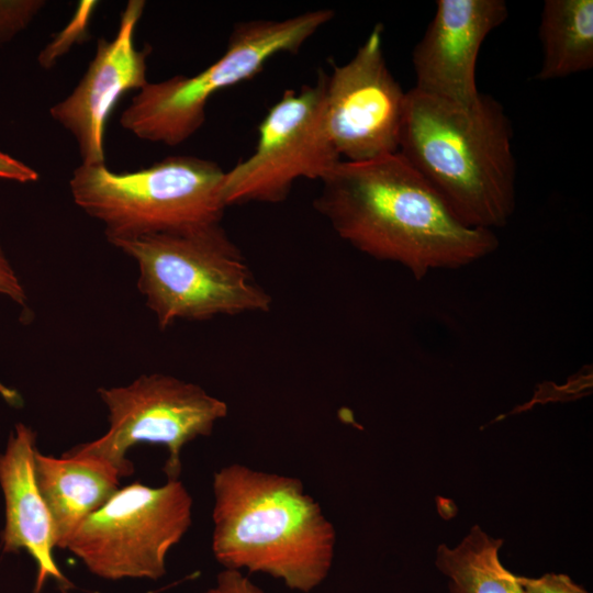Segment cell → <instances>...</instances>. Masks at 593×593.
<instances>
[{"label": "cell", "mask_w": 593, "mask_h": 593, "mask_svg": "<svg viewBox=\"0 0 593 593\" xmlns=\"http://www.w3.org/2000/svg\"><path fill=\"white\" fill-rule=\"evenodd\" d=\"M333 16L332 10L318 9L236 23L219 59L193 76L147 82L121 114V126L144 141L183 143L202 126L214 94L254 78L273 57L296 53Z\"/></svg>", "instance_id": "cell-6"}, {"label": "cell", "mask_w": 593, "mask_h": 593, "mask_svg": "<svg viewBox=\"0 0 593 593\" xmlns=\"http://www.w3.org/2000/svg\"><path fill=\"white\" fill-rule=\"evenodd\" d=\"M137 265V288L161 329L179 320L266 313L271 295L256 281L221 222L114 244Z\"/></svg>", "instance_id": "cell-4"}, {"label": "cell", "mask_w": 593, "mask_h": 593, "mask_svg": "<svg viewBox=\"0 0 593 593\" xmlns=\"http://www.w3.org/2000/svg\"><path fill=\"white\" fill-rule=\"evenodd\" d=\"M192 504L179 479L158 488L136 481L87 517L66 549L100 578L158 580L168 552L191 526Z\"/></svg>", "instance_id": "cell-7"}, {"label": "cell", "mask_w": 593, "mask_h": 593, "mask_svg": "<svg viewBox=\"0 0 593 593\" xmlns=\"http://www.w3.org/2000/svg\"><path fill=\"white\" fill-rule=\"evenodd\" d=\"M382 33L383 26L376 24L350 60L326 75L327 131L347 161L399 152L406 91L387 65Z\"/></svg>", "instance_id": "cell-10"}, {"label": "cell", "mask_w": 593, "mask_h": 593, "mask_svg": "<svg viewBox=\"0 0 593 593\" xmlns=\"http://www.w3.org/2000/svg\"><path fill=\"white\" fill-rule=\"evenodd\" d=\"M503 0H437L436 11L412 53L414 89L462 108L481 98L475 67L486 36L507 18Z\"/></svg>", "instance_id": "cell-12"}, {"label": "cell", "mask_w": 593, "mask_h": 593, "mask_svg": "<svg viewBox=\"0 0 593 593\" xmlns=\"http://www.w3.org/2000/svg\"><path fill=\"white\" fill-rule=\"evenodd\" d=\"M96 1H81L76 15L67 27L60 33V37L54 42L40 55L38 60L43 67H51L58 54L64 53L71 43H75L77 38H81L85 34L86 24L88 18L96 7Z\"/></svg>", "instance_id": "cell-17"}, {"label": "cell", "mask_w": 593, "mask_h": 593, "mask_svg": "<svg viewBox=\"0 0 593 593\" xmlns=\"http://www.w3.org/2000/svg\"><path fill=\"white\" fill-rule=\"evenodd\" d=\"M224 172L216 163L194 156H170L128 172L81 164L69 188L74 202L103 224L114 245L221 222Z\"/></svg>", "instance_id": "cell-5"}, {"label": "cell", "mask_w": 593, "mask_h": 593, "mask_svg": "<svg viewBox=\"0 0 593 593\" xmlns=\"http://www.w3.org/2000/svg\"><path fill=\"white\" fill-rule=\"evenodd\" d=\"M0 178L27 183L37 181L38 174L21 160L0 152Z\"/></svg>", "instance_id": "cell-22"}, {"label": "cell", "mask_w": 593, "mask_h": 593, "mask_svg": "<svg viewBox=\"0 0 593 593\" xmlns=\"http://www.w3.org/2000/svg\"><path fill=\"white\" fill-rule=\"evenodd\" d=\"M108 410L109 428L101 437L70 448L113 466L121 478L134 472L126 452L141 443L168 450L167 480L181 473V451L187 444L209 436L228 413L223 401L198 384L165 373L142 374L127 385L100 388Z\"/></svg>", "instance_id": "cell-8"}, {"label": "cell", "mask_w": 593, "mask_h": 593, "mask_svg": "<svg viewBox=\"0 0 593 593\" xmlns=\"http://www.w3.org/2000/svg\"><path fill=\"white\" fill-rule=\"evenodd\" d=\"M203 593H265L238 570L224 569L216 583Z\"/></svg>", "instance_id": "cell-21"}, {"label": "cell", "mask_w": 593, "mask_h": 593, "mask_svg": "<svg viewBox=\"0 0 593 593\" xmlns=\"http://www.w3.org/2000/svg\"><path fill=\"white\" fill-rule=\"evenodd\" d=\"M500 538L488 535L479 525L454 548L439 545L438 570L450 579V593H524L517 575L501 562Z\"/></svg>", "instance_id": "cell-16"}, {"label": "cell", "mask_w": 593, "mask_h": 593, "mask_svg": "<svg viewBox=\"0 0 593 593\" xmlns=\"http://www.w3.org/2000/svg\"><path fill=\"white\" fill-rule=\"evenodd\" d=\"M212 551L225 569H246L307 593L327 577L336 534L293 477L231 463L213 475Z\"/></svg>", "instance_id": "cell-3"}, {"label": "cell", "mask_w": 593, "mask_h": 593, "mask_svg": "<svg viewBox=\"0 0 593 593\" xmlns=\"http://www.w3.org/2000/svg\"><path fill=\"white\" fill-rule=\"evenodd\" d=\"M44 1H0V42L9 41L23 30Z\"/></svg>", "instance_id": "cell-18"}, {"label": "cell", "mask_w": 593, "mask_h": 593, "mask_svg": "<svg viewBox=\"0 0 593 593\" xmlns=\"http://www.w3.org/2000/svg\"><path fill=\"white\" fill-rule=\"evenodd\" d=\"M325 80L289 89L258 126L254 152L224 172L225 206L279 203L302 178L322 181L342 160L325 119Z\"/></svg>", "instance_id": "cell-9"}, {"label": "cell", "mask_w": 593, "mask_h": 593, "mask_svg": "<svg viewBox=\"0 0 593 593\" xmlns=\"http://www.w3.org/2000/svg\"><path fill=\"white\" fill-rule=\"evenodd\" d=\"M316 211L359 251L403 266L416 279L471 265L499 247L493 231L461 223L398 152L340 160L321 181Z\"/></svg>", "instance_id": "cell-1"}, {"label": "cell", "mask_w": 593, "mask_h": 593, "mask_svg": "<svg viewBox=\"0 0 593 593\" xmlns=\"http://www.w3.org/2000/svg\"><path fill=\"white\" fill-rule=\"evenodd\" d=\"M0 295L5 296L18 305L25 306L27 296L25 289L7 257L0 243Z\"/></svg>", "instance_id": "cell-20"}, {"label": "cell", "mask_w": 593, "mask_h": 593, "mask_svg": "<svg viewBox=\"0 0 593 593\" xmlns=\"http://www.w3.org/2000/svg\"><path fill=\"white\" fill-rule=\"evenodd\" d=\"M539 37L542 61L537 79H559L591 69L593 1L546 0L541 11Z\"/></svg>", "instance_id": "cell-15"}, {"label": "cell", "mask_w": 593, "mask_h": 593, "mask_svg": "<svg viewBox=\"0 0 593 593\" xmlns=\"http://www.w3.org/2000/svg\"><path fill=\"white\" fill-rule=\"evenodd\" d=\"M144 8L143 0L127 2L115 36L98 40L94 57L76 88L49 110L51 116L76 139L83 165L105 164L103 138L108 118L124 93L141 90L148 82L150 48L137 49L134 44Z\"/></svg>", "instance_id": "cell-11"}, {"label": "cell", "mask_w": 593, "mask_h": 593, "mask_svg": "<svg viewBox=\"0 0 593 593\" xmlns=\"http://www.w3.org/2000/svg\"><path fill=\"white\" fill-rule=\"evenodd\" d=\"M517 580L524 593H589L562 573H546L539 578L517 575Z\"/></svg>", "instance_id": "cell-19"}, {"label": "cell", "mask_w": 593, "mask_h": 593, "mask_svg": "<svg viewBox=\"0 0 593 593\" xmlns=\"http://www.w3.org/2000/svg\"><path fill=\"white\" fill-rule=\"evenodd\" d=\"M35 433L16 424L4 454L0 455V485L5 502L2 532L4 552L26 550L37 566L34 593H40L49 578L69 584L53 558V524L38 490L35 470Z\"/></svg>", "instance_id": "cell-13"}, {"label": "cell", "mask_w": 593, "mask_h": 593, "mask_svg": "<svg viewBox=\"0 0 593 593\" xmlns=\"http://www.w3.org/2000/svg\"><path fill=\"white\" fill-rule=\"evenodd\" d=\"M35 479L53 524L54 547L66 549L72 534L120 489L119 471L103 459L68 450L34 456Z\"/></svg>", "instance_id": "cell-14"}, {"label": "cell", "mask_w": 593, "mask_h": 593, "mask_svg": "<svg viewBox=\"0 0 593 593\" xmlns=\"http://www.w3.org/2000/svg\"><path fill=\"white\" fill-rule=\"evenodd\" d=\"M399 153L465 225L493 231L516 206L512 124L494 98L462 108L406 91Z\"/></svg>", "instance_id": "cell-2"}]
</instances>
